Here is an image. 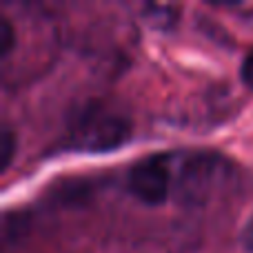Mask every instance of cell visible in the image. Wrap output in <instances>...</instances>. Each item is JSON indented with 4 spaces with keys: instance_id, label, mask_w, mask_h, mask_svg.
Instances as JSON below:
<instances>
[{
    "instance_id": "6da1fadb",
    "label": "cell",
    "mask_w": 253,
    "mask_h": 253,
    "mask_svg": "<svg viewBox=\"0 0 253 253\" xmlns=\"http://www.w3.org/2000/svg\"><path fill=\"white\" fill-rule=\"evenodd\" d=\"M131 135V123L120 114L91 105L76 118L69 144L76 151L105 153L123 147Z\"/></svg>"
},
{
    "instance_id": "7a4b0ae2",
    "label": "cell",
    "mask_w": 253,
    "mask_h": 253,
    "mask_svg": "<svg viewBox=\"0 0 253 253\" xmlns=\"http://www.w3.org/2000/svg\"><path fill=\"white\" fill-rule=\"evenodd\" d=\"M129 189L144 205H160L171 189V160L165 153H153L138 160L129 171Z\"/></svg>"
},
{
    "instance_id": "3957f363",
    "label": "cell",
    "mask_w": 253,
    "mask_h": 253,
    "mask_svg": "<svg viewBox=\"0 0 253 253\" xmlns=\"http://www.w3.org/2000/svg\"><path fill=\"white\" fill-rule=\"evenodd\" d=\"M218 162L211 156H193L184 162L178 178V193L187 202H202L213 187Z\"/></svg>"
},
{
    "instance_id": "277c9868",
    "label": "cell",
    "mask_w": 253,
    "mask_h": 253,
    "mask_svg": "<svg viewBox=\"0 0 253 253\" xmlns=\"http://www.w3.org/2000/svg\"><path fill=\"white\" fill-rule=\"evenodd\" d=\"M178 18V7L173 4H147L144 9V20L151 22L156 29H167Z\"/></svg>"
},
{
    "instance_id": "5b68a950",
    "label": "cell",
    "mask_w": 253,
    "mask_h": 253,
    "mask_svg": "<svg viewBox=\"0 0 253 253\" xmlns=\"http://www.w3.org/2000/svg\"><path fill=\"white\" fill-rule=\"evenodd\" d=\"M13 151H16V140H13L11 129L4 126L2 138H0V171H7V167L13 160Z\"/></svg>"
},
{
    "instance_id": "8992f818",
    "label": "cell",
    "mask_w": 253,
    "mask_h": 253,
    "mask_svg": "<svg viewBox=\"0 0 253 253\" xmlns=\"http://www.w3.org/2000/svg\"><path fill=\"white\" fill-rule=\"evenodd\" d=\"M13 27H11V22L7 20V18H2L0 20V56L2 58H7L9 53H11V49H13Z\"/></svg>"
},
{
    "instance_id": "52a82bcc",
    "label": "cell",
    "mask_w": 253,
    "mask_h": 253,
    "mask_svg": "<svg viewBox=\"0 0 253 253\" xmlns=\"http://www.w3.org/2000/svg\"><path fill=\"white\" fill-rule=\"evenodd\" d=\"M242 80H245L247 87L253 89V51L245 58V62H242Z\"/></svg>"
},
{
    "instance_id": "ba28073f",
    "label": "cell",
    "mask_w": 253,
    "mask_h": 253,
    "mask_svg": "<svg viewBox=\"0 0 253 253\" xmlns=\"http://www.w3.org/2000/svg\"><path fill=\"white\" fill-rule=\"evenodd\" d=\"M242 247H245V251L253 253V218L242 229Z\"/></svg>"
}]
</instances>
